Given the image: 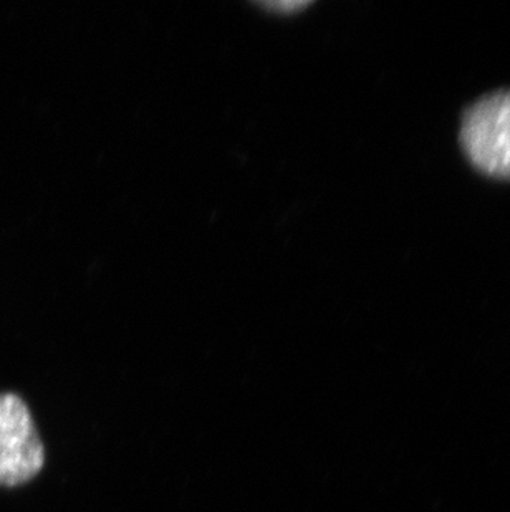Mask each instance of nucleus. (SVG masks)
I'll return each mask as SVG.
<instances>
[{
  "label": "nucleus",
  "instance_id": "2",
  "mask_svg": "<svg viewBox=\"0 0 510 512\" xmlns=\"http://www.w3.org/2000/svg\"><path fill=\"white\" fill-rule=\"evenodd\" d=\"M44 464V443L29 406L15 393H0V486L29 483Z\"/></svg>",
  "mask_w": 510,
  "mask_h": 512
},
{
  "label": "nucleus",
  "instance_id": "1",
  "mask_svg": "<svg viewBox=\"0 0 510 512\" xmlns=\"http://www.w3.org/2000/svg\"><path fill=\"white\" fill-rule=\"evenodd\" d=\"M461 143L477 170L510 179V90L491 93L467 110Z\"/></svg>",
  "mask_w": 510,
  "mask_h": 512
}]
</instances>
